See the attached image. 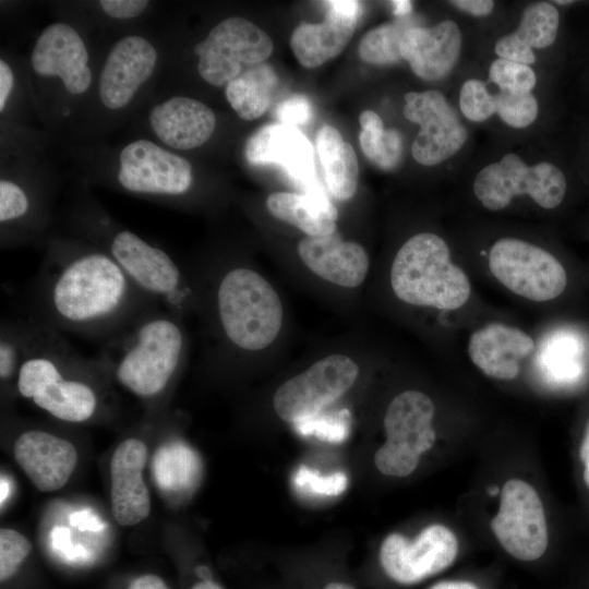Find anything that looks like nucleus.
<instances>
[{"mask_svg": "<svg viewBox=\"0 0 589 589\" xmlns=\"http://www.w3.org/2000/svg\"><path fill=\"white\" fill-rule=\"evenodd\" d=\"M154 305L96 245L55 241L35 280L29 316L60 333L105 341Z\"/></svg>", "mask_w": 589, "mask_h": 589, "instance_id": "obj_1", "label": "nucleus"}, {"mask_svg": "<svg viewBox=\"0 0 589 589\" xmlns=\"http://www.w3.org/2000/svg\"><path fill=\"white\" fill-rule=\"evenodd\" d=\"M31 320V338L17 394L59 421L84 423L101 410V386L109 377L98 358L77 352L62 334Z\"/></svg>", "mask_w": 589, "mask_h": 589, "instance_id": "obj_2", "label": "nucleus"}, {"mask_svg": "<svg viewBox=\"0 0 589 589\" xmlns=\"http://www.w3.org/2000/svg\"><path fill=\"white\" fill-rule=\"evenodd\" d=\"M187 353L181 316L154 305L105 340L97 358L122 387L154 401L170 389Z\"/></svg>", "mask_w": 589, "mask_h": 589, "instance_id": "obj_3", "label": "nucleus"}, {"mask_svg": "<svg viewBox=\"0 0 589 589\" xmlns=\"http://www.w3.org/2000/svg\"><path fill=\"white\" fill-rule=\"evenodd\" d=\"M213 314L230 348L256 352L278 336L284 309L274 287L257 272L231 266L219 275L213 289Z\"/></svg>", "mask_w": 589, "mask_h": 589, "instance_id": "obj_4", "label": "nucleus"}, {"mask_svg": "<svg viewBox=\"0 0 589 589\" xmlns=\"http://www.w3.org/2000/svg\"><path fill=\"white\" fill-rule=\"evenodd\" d=\"M390 285L401 301L438 310L459 309L471 293L467 275L450 261L447 243L431 232L414 235L401 245L392 264Z\"/></svg>", "mask_w": 589, "mask_h": 589, "instance_id": "obj_5", "label": "nucleus"}, {"mask_svg": "<svg viewBox=\"0 0 589 589\" xmlns=\"http://www.w3.org/2000/svg\"><path fill=\"white\" fill-rule=\"evenodd\" d=\"M97 248L108 254L128 278L158 305L182 316L195 303L197 292L182 267L165 250L128 229L111 227L99 216Z\"/></svg>", "mask_w": 589, "mask_h": 589, "instance_id": "obj_6", "label": "nucleus"}, {"mask_svg": "<svg viewBox=\"0 0 589 589\" xmlns=\"http://www.w3.org/2000/svg\"><path fill=\"white\" fill-rule=\"evenodd\" d=\"M473 191L490 211L505 208L514 196L528 194L545 209L557 207L566 192V179L550 163L528 167L516 154H506L498 163L482 168L476 176Z\"/></svg>", "mask_w": 589, "mask_h": 589, "instance_id": "obj_7", "label": "nucleus"}, {"mask_svg": "<svg viewBox=\"0 0 589 589\" xmlns=\"http://www.w3.org/2000/svg\"><path fill=\"white\" fill-rule=\"evenodd\" d=\"M274 49L271 37L253 22L231 16L216 24L194 47L197 72L211 85L224 86L249 67L264 63Z\"/></svg>", "mask_w": 589, "mask_h": 589, "instance_id": "obj_8", "label": "nucleus"}, {"mask_svg": "<svg viewBox=\"0 0 589 589\" xmlns=\"http://www.w3.org/2000/svg\"><path fill=\"white\" fill-rule=\"evenodd\" d=\"M488 263L502 285L531 301L553 300L567 285L566 272L558 260L524 240H497L490 249Z\"/></svg>", "mask_w": 589, "mask_h": 589, "instance_id": "obj_9", "label": "nucleus"}, {"mask_svg": "<svg viewBox=\"0 0 589 589\" xmlns=\"http://www.w3.org/2000/svg\"><path fill=\"white\" fill-rule=\"evenodd\" d=\"M358 375L359 366L350 357L327 356L277 388L275 412L290 423L318 414L350 389Z\"/></svg>", "mask_w": 589, "mask_h": 589, "instance_id": "obj_10", "label": "nucleus"}, {"mask_svg": "<svg viewBox=\"0 0 589 589\" xmlns=\"http://www.w3.org/2000/svg\"><path fill=\"white\" fill-rule=\"evenodd\" d=\"M457 553L455 533L443 525H431L413 540L400 533L387 536L380 548V564L389 579L410 586L445 570Z\"/></svg>", "mask_w": 589, "mask_h": 589, "instance_id": "obj_11", "label": "nucleus"}, {"mask_svg": "<svg viewBox=\"0 0 589 589\" xmlns=\"http://www.w3.org/2000/svg\"><path fill=\"white\" fill-rule=\"evenodd\" d=\"M491 528L505 551L517 560L536 561L546 551L543 504L537 491L522 480L510 479L502 488Z\"/></svg>", "mask_w": 589, "mask_h": 589, "instance_id": "obj_12", "label": "nucleus"}, {"mask_svg": "<svg viewBox=\"0 0 589 589\" xmlns=\"http://www.w3.org/2000/svg\"><path fill=\"white\" fill-rule=\"evenodd\" d=\"M118 183L128 192L181 196L193 182L190 163L148 140L125 145L119 155Z\"/></svg>", "mask_w": 589, "mask_h": 589, "instance_id": "obj_13", "label": "nucleus"}, {"mask_svg": "<svg viewBox=\"0 0 589 589\" xmlns=\"http://www.w3.org/2000/svg\"><path fill=\"white\" fill-rule=\"evenodd\" d=\"M404 115L420 125L411 153L421 165L434 166L448 159L468 137L456 112L438 91L406 93Z\"/></svg>", "mask_w": 589, "mask_h": 589, "instance_id": "obj_14", "label": "nucleus"}, {"mask_svg": "<svg viewBox=\"0 0 589 589\" xmlns=\"http://www.w3.org/2000/svg\"><path fill=\"white\" fill-rule=\"evenodd\" d=\"M88 51L80 34L69 24L48 25L31 55L33 70L43 77H59L70 94H83L92 82Z\"/></svg>", "mask_w": 589, "mask_h": 589, "instance_id": "obj_15", "label": "nucleus"}, {"mask_svg": "<svg viewBox=\"0 0 589 589\" xmlns=\"http://www.w3.org/2000/svg\"><path fill=\"white\" fill-rule=\"evenodd\" d=\"M15 461L41 492H53L65 485L77 462L74 444L50 431L31 428L13 443Z\"/></svg>", "mask_w": 589, "mask_h": 589, "instance_id": "obj_16", "label": "nucleus"}, {"mask_svg": "<svg viewBox=\"0 0 589 589\" xmlns=\"http://www.w3.org/2000/svg\"><path fill=\"white\" fill-rule=\"evenodd\" d=\"M158 53L144 37L125 36L109 51L99 76L101 104L112 110L127 106L153 75Z\"/></svg>", "mask_w": 589, "mask_h": 589, "instance_id": "obj_17", "label": "nucleus"}, {"mask_svg": "<svg viewBox=\"0 0 589 589\" xmlns=\"http://www.w3.org/2000/svg\"><path fill=\"white\" fill-rule=\"evenodd\" d=\"M146 457L147 446L139 437L123 440L111 456V509L121 526L137 525L151 512V495L143 478Z\"/></svg>", "mask_w": 589, "mask_h": 589, "instance_id": "obj_18", "label": "nucleus"}, {"mask_svg": "<svg viewBox=\"0 0 589 589\" xmlns=\"http://www.w3.org/2000/svg\"><path fill=\"white\" fill-rule=\"evenodd\" d=\"M323 22H302L290 37L291 50L301 65L316 68L337 57L347 47L360 14L358 1H326Z\"/></svg>", "mask_w": 589, "mask_h": 589, "instance_id": "obj_19", "label": "nucleus"}, {"mask_svg": "<svg viewBox=\"0 0 589 589\" xmlns=\"http://www.w3.org/2000/svg\"><path fill=\"white\" fill-rule=\"evenodd\" d=\"M244 153L252 165H277L294 182L304 185L305 191L315 188L313 147L298 128L281 123L264 125L248 139Z\"/></svg>", "mask_w": 589, "mask_h": 589, "instance_id": "obj_20", "label": "nucleus"}, {"mask_svg": "<svg viewBox=\"0 0 589 589\" xmlns=\"http://www.w3.org/2000/svg\"><path fill=\"white\" fill-rule=\"evenodd\" d=\"M302 263L316 276L334 285L354 288L369 272L370 259L357 242L344 240L336 231L306 236L298 243Z\"/></svg>", "mask_w": 589, "mask_h": 589, "instance_id": "obj_21", "label": "nucleus"}, {"mask_svg": "<svg viewBox=\"0 0 589 589\" xmlns=\"http://www.w3.org/2000/svg\"><path fill=\"white\" fill-rule=\"evenodd\" d=\"M460 49L461 33L450 20L431 27H408L400 40L401 58L425 81H438L449 74Z\"/></svg>", "mask_w": 589, "mask_h": 589, "instance_id": "obj_22", "label": "nucleus"}, {"mask_svg": "<svg viewBox=\"0 0 589 589\" xmlns=\"http://www.w3.org/2000/svg\"><path fill=\"white\" fill-rule=\"evenodd\" d=\"M533 349L530 335L503 323H490L474 330L468 341L472 363L486 376L503 381L518 376L520 361Z\"/></svg>", "mask_w": 589, "mask_h": 589, "instance_id": "obj_23", "label": "nucleus"}, {"mask_svg": "<svg viewBox=\"0 0 589 589\" xmlns=\"http://www.w3.org/2000/svg\"><path fill=\"white\" fill-rule=\"evenodd\" d=\"M148 121L164 144L180 151L205 144L216 127L215 113L208 106L184 96L171 97L155 105L149 111Z\"/></svg>", "mask_w": 589, "mask_h": 589, "instance_id": "obj_24", "label": "nucleus"}, {"mask_svg": "<svg viewBox=\"0 0 589 589\" xmlns=\"http://www.w3.org/2000/svg\"><path fill=\"white\" fill-rule=\"evenodd\" d=\"M434 412V404L424 393L406 390L398 394L385 412L386 441L383 445L420 457L436 440L432 426Z\"/></svg>", "mask_w": 589, "mask_h": 589, "instance_id": "obj_25", "label": "nucleus"}, {"mask_svg": "<svg viewBox=\"0 0 589 589\" xmlns=\"http://www.w3.org/2000/svg\"><path fill=\"white\" fill-rule=\"evenodd\" d=\"M266 207L275 218L293 225L306 236L336 231L337 209L316 187L302 194L272 193L266 200Z\"/></svg>", "mask_w": 589, "mask_h": 589, "instance_id": "obj_26", "label": "nucleus"}, {"mask_svg": "<svg viewBox=\"0 0 589 589\" xmlns=\"http://www.w3.org/2000/svg\"><path fill=\"white\" fill-rule=\"evenodd\" d=\"M315 142L328 192L338 201L350 200L356 194L359 179L358 159L352 146L328 124L318 129Z\"/></svg>", "mask_w": 589, "mask_h": 589, "instance_id": "obj_27", "label": "nucleus"}, {"mask_svg": "<svg viewBox=\"0 0 589 589\" xmlns=\"http://www.w3.org/2000/svg\"><path fill=\"white\" fill-rule=\"evenodd\" d=\"M278 77L267 63L243 70L225 86V95L237 115L247 121L260 118L269 108Z\"/></svg>", "mask_w": 589, "mask_h": 589, "instance_id": "obj_28", "label": "nucleus"}, {"mask_svg": "<svg viewBox=\"0 0 589 589\" xmlns=\"http://www.w3.org/2000/svg\"><path fill=\"white\" fill-rule=\"evenodd\" d=\"M360 146L364 156L384 170L395 168L401 157L402 141L395 129L385 130L381 117L372 111L360 113Z\"/></svg>", "mask_w": 589, "mask_h": 589, "instance_id": "obj_29", "label": "nucleus"}, {"mask_svg": "<svg viewBox=\"0 0 589 589\" xmlns=\"http://www.w3.org/2000/svg\"><path fill=\"white\" fill-rule=\"evenodd\" d=\"M31 338V320L2 318L0 324V380L17 393V380Z\"/></svg>", "mask_w": 589, "mask_h": 589, "instance_id": "obj_30", "label": "nucleus"}, {"mask_svg": "<svg viewBox=\"0 0 589 589\" xmlns=\"http://www.w3.org/2000/svg\"><path fill=\"white\" fill-rule=\"evenodd\" d=\"M558 20V12L553 4L533 3L524 10L519 26L514 34L530 48H545L556 38Z\"/></svg>", "mask_w": 589, "mask_h": 589, "instance_id": "obj_31", "label": "nucleus"}, {"mask_svg": "<svg viewBox=\"0 0 589 589\" xmlns=\"http://www.w3.org/2000/svg\"><path fill=\"white\" fill-rule=\"evenodd\" d=\"M408 27L402 24L384 23L369 32L361 38L358 46L360 59L369 64L384 65L399 61L400 40Z\"/></svg>", "mask_w": 589, "mask_h": 589, "instance_id": "obj_32", "label": "nucleus"}, {"mask_svg": "<svg viewBox=\"0 0 589 589\" xmlns=\"http://www.w3.org/2000/svg\"><path fill=\"white\" fill-rule=\"evenodd\" d=\"M495 97V112L509 127L526 128L538 115V101L530 92L500 91Z\"/></svg>", "mask_w": 589, "mask_h": 589, "instance_id": "obj_33", "label": "nucleus"}, {"mask_svg": "<svg viewBox=\"0 0 589 589\" xmlns=\"http://www.w3.org/2000/svg\"><path fill=\"white\" fill-rule=\"evenodd\" d=\"M297 492L312 497L337 496L341 494L348 483L344 472H334L323 476L306 466H300L292 478Z\"/></svg>", "mask_w": 589, "mask_h": 589, "instance_id": "obj_34", "label": "nucleus"}, {"mask_svg": "<svg viewBox=\"0 0 589 589\" xmlns=\"http://www.w3.org/2000/svg\"><path fill=\"white\" fill-rule=\"evenodd\" d=\"M296 431L304 436H315L329 443H341L349 432V413L347 410L313 417L293 423Z\"/></svg>", "mask_w": 589, "mask_h": 589, "instance_id": "obj_35", "label": "nucleus"}, {"mask_svg": "<svg viewBox=\"0 0 589 589\" xmlns=\"http://www.w3.org/2000/svg\"><path fill=\"white\" fill-rule=\"evenodd\" d=\"M489 81L500 91L531 92L537 79L529 65L498 58L490 65Z\"/></svg>", "mask_w": 589, "mask_h": 589, "instance_id": "obj_36", "label": "nucleus"}, {"mask_svg": "<svg viewBox=\"0 0 589 589\" xmlns=\"http://www.w3.org/2000/svg\"><path fill=\"white\" fill-rule=\"evenodd\" d=\"M31 196L17 183L2 179L0 181V223L2 226L23 224L32 217Z\"/></svg>", "mask_w": 589, "mask_h": 589, "instance_id": "obj_37", "label": "nucleus"}, {"mask_svg": "<svg viewBox=\"0 0 589 589\" xmlns=\"http://www.w3.org/2000/svg\"><path fill=\"white\" fill-rule=\"evenodd\" d=\"M459 106L467 119L481 122L495 112V97L488 92L484 82L468 80L460 88Z\"/></svg>", "mask_w": 589, "mask_h": 589, "instance_id": "obj_38", "label": "nucleus"}, {"mask_svg": "<svg viewBox=\"0 0 589 589\" xmlns=\"http://www.w3.org/2000/svg\"><path fill=\"white\" fill-rule=\"evenodd\" d=\"M32 551V543L21 532L3 528L0 530V579L12 577Z\"/></svg>", "mask_w": 589, "mask_h": 589, "instance_id": "obj_39", "label": "nucleus"}, {"mask_svg": "<svg viewBox=\"0 0 589 589\" xmlns=\"http://www.w3.org/2000/svg\"><path fill=\"white\" fill-rule=\"evenodd\" d=\"M275 115L281 124L297 128L311 120L312 106L303 95H292L276 106Z\"/></svg>", "mask_w": 589, "mask_h": 589, "instance_id": "obj_40", "label": "nucleus"}, {"mask_svg": "<svg viewBox=\"0 0 589 589\" xmlns=\"http://www.w3.org/2000/svg\"><path fill=\"white\" fill-rule=\"evenodd\" d=\"M495 52L502 59L521 64H532L536 61L532 48L516 37L514 33L497 40Z\"/></svg>", "mask_w": 589, "mask_h": 589, "instance_id": "obj_41", "label": "nucleus"}, {"mask_svg": "<svg viewBox=\"0 0 589 589\" xmlns=\"http://www.w3.org/2000/svg\"><path fill=\"white\" fill-rule=\"evenodd\" d=\"M99 5L112 19L128 20L142 14L148 5L145 0H101Z\"/></svg>", "mask_w": 589, "mask_h": 589, "instance_id": "obj_42", "label": "nucleus"}, {"mask_svg": "<svg viewBox=\"0 0 589 589\" xmlns=\"http://www.w3.org/2000/svg\"><path fill=\"white\" fill-rule=\"evenodd\" d=\"M450 3L474 16L488 15L494 8L492 0H454Z\"/></svg>", "mask_w": 589, "mask_h": 589, "instance_id": "obj_43", "label": "nucleus"}, {"mask_svg": "<svg viewBox=\"0 0 589 589\" xmlns=\"http://www.w3.org/2000/svg\"><path fill=\"white\" fill-rule=\"evenodd\" d=\"M13 82V72L10 65L4 60H0V111L4 109Z\"/></svg>", "mask_w": 589, "mask_h": 589, "instance_id": "obj_44", "label": "nucleus"}, {"mask_svg": "<svg viewBox=\"0 0 589 589\" xmlns=\"http://www.w3.org/2000/svg\"><path fill=\"white\" fill-rule=\"evenodd\" d=\"M128 589H169L165 581L156 575H143L134 579Z\"/></svg>", "mask_w": 589, "mask_h": 589, "instance_id": "obj_45", "label": "nucleus"}, {"mask_svg": "<svg viewBox=\"0 0 589 589\" xmlns=\"http://www.w3.org/2000/svg\"><path fill=\"white\" fill-rule=\"evenodd\" d=\"M579 458L584 466V481L586 485L589 488V421L587 423L585 434L579 447Z\"/></svg>", "mask_w": 589, "mask_h": 589, "instance_id": "obj_46", "label": "nucleus"}, {"mask_svg": "<svg viewBox=\"0 0 589 589\" xmlns=\"http://www.w3.org/2000/svg\"><path fill=\"white\" fill-rule=\"evenodd\" d=\"M429 589H480L476 584L467 580H443L432 585Z\"/></svg>", "mask_w": 589, "mask_h": 589, "instance_id": "obj_47", "label": "nucleus"}, {"mask_svg": "<svg viewBox=\"0 0 589 589\" xmlns=\"http://www.w3.org/2000/svg\"><path fill=\"white\" fill-rule=\"evenodd\" d=\"M392 5L394 8V12L397 15H404L409 13L411 9V2L410 1H392Z\"/></svg>", "mask_w": 589, "mask_h": 589, "instance_id": "obj_48", "label": "nucleus"}, {"mask_svg": "<svg viewBox=\"0 0 589 589\" xmlns=\"http://www.w3.org/2000/svg\"><path fill=\"white\" fill-rule=\"evenodd\" d=\"M192 589H223L217 582L213 581L212 578L202 579L195 584Z\"/></svg>", "mask_w": 589, "mask_h": 589, "instance_id": "obj_49", "label": "nucleus"}, {"mask_svg": "<svg viewBox=\"0 0 589 589\" xmlns=\"http://www.w3.org/2000/svg\"><path fill=\"white\" fill-rule=\"evenodd\" d=\"M323 589H356V588L342 581H332L325 585Z\"/></svg>", "mask_w": 589, "mask_h": 589, "instance_id": "obj_50", "label": "nucleus"}, {"mask_svg": "<svg viewBox=\"0 0 589 589\" xmlns=\"http://www.w3.org/2000/svg\"><path fill=\"white\" fill-rule=\"evenodd\" d=\"M8 491H9V486H8L7 481L1 479V504H3V501L8 495Z\"/></svg>", "mask_w": 589, "mask_h": 589, "instance_id": "obj_51", "label": "nucleus"}, {"mask_svg": "<svg viewBox=\"0 0 589 589\" xmlns=\"http://www.w3.org/2000/svg\"><path fill=\"white\" fill-rule=\"evenodd\" d=\"M555 2L558 3V4H568V3H572L573 1H568V0L561 1V0H557V1H555Z\"/></svg>", "mask_w": 589, "mask_h": 589, "instance_id": "obj_52", "label": "nucleus"}]
</instances>
